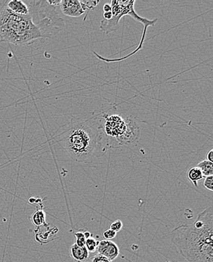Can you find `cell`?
Masks as SVG:
<instances>
[{"label": "cell", "instance_id": "7c38bea8", "mask_svg": "<svg viewBox=\"0 0 213 262\" xmlns=\"http://www.w3.org/2000/svg\"><path fill=\"white\" fill-rule=\"evenodd\" d=\"M187 178L189 180L192 182L195 187H198L199 181L202 180L203 179V174L201 171L198 167L191 168L188 171H187Z\"/></svg>", "mask_w": 213, "mask_h": 262}, {"label": "cell", "instance_id": "9c48e42d", "mask_svg": "<svg viewBox=\"0 0 213 262\" xmlns=\"http://www.w3.org/2000/svg\"><path fill=\"white\" fill-rule=\"evenodd\" d=\"M96 252L98 255L105 257L110 261H113L119 256L120 249L115 243L104 239L98 241Z\"/></svg>", "mask_w": 213, "mask_h": 262}, {"label": "cell", "instance_id": "2e32d148", "mask_svg": "<svg viewBox=\"0 0 213 262\" xmlns=\"http://www.w3.org/2000/svg\"><path fill=\"white\" fill-rule=\"evenodd\" d=\"M74 235H75L76 238V245L79 246V247H85L87 239H86L83 233L81 231L76 232V233H74Z\"/></svg>", "mask_w": 213, "mask_h": 262}, {"label": "cell", "instance_id": "e0dca14e", "mask_svg": "<svg viewBox=\"0 0 213 262\" xmlns=\"http://www.w3.org/2000/svg\"><path fill=\"white\" fill-rule=\"evenodd\" d=\"M213 176H208V177H205L204 182H203V186H204L206 190H210V191H212L213 190Z\"/></svg>", "mask_w": 213, "mask_h": 262}, {"label": "cell", "instance_id": "8fae6325", "mask_svg": "<svg viewBox=\"0 0 213 262\" xmlns=\"http://www.w3.org/2000/svg\"><path fill=\"white\" fill-rule=\"evenodd\" d=\"M71 257L77 262H87L90 258V252L85 247H79L76 244L71 247Z\"/></svg>", "mask_w": 213, "mask_h": 262}, {"label": "cell", "instance_id": "6da1fadb", "mask_svg": "<svg viewBox=\"0 0 213 262\" xmlns=\"http://www.w3.org/2000/svg\"><path fill=\"white\" fill-rule=\"evenodd\" d=\"M213 209L200 212L194 223L183 224L171 233L172 243L187 262H213Z\"/></svg>", "mask_w": 213, "mask_h": 262}, {"label": "cell", "instance_id": "4fadbf2b", "mask_svg": "<svg viewBox=\"0 0 213 262\" xmlns=\"http://www.w3.org/2000/svg\"><path fill=\"white\" fill-rule=\"evenodd\" d=\"M197 167L200 169L203 177L213 176V163L212 162L208 161L206 160H203L198 163Z\"/></svg>", "mask_w": 213, "mask_h": 262}, {"label": "cell", "instance_id": "52a82bcc", "mask_svg": "<svg viewBox=\"0 0 213 262\" xmlns=\"http://www.w3.org/2000/svg\"><path fill=\"white\" fill-rule=\"evenodd\" d=\"M99 1H79V0H61L59 9L63 15L71 17H79L86 15L85 19L90 11L93 10Z\"/></svg>", "mask_w": 213, "mask_h": 262}, {"label": "cell", "instance_id": "5b68a950", "mask_svg": "<svg viewBox=\"0 0 213 262\" xmlns=\"http://www.w3.org/2000/svg\"><path fill=\"white\" fill-rule=\"evenodd\" d=\"M29 4L30 17L39 28L42 37L55 36L65 26V20L58 12L59 7L50 6L46 1H33Z\"/></svg>", "mask_w": 213, "mask_h": 262}, {"label": "cell", "instance_id": "5bb4252c", "mask_svg": "<svg viewBox=\"0 0 213 262\" xmlns=\"http://www.w3.org/2000/svg\"><path fill=\"white\" fill-rule=\"evenodd\" d=\"M31 221L36 227H40L46 224V214L42 210H38L32 215Z\"/></svg>", "mask_w": 213, "mask_h": 262}, {"label": "cell", "instance_id": "7402d4cb", "mask_svg": "<svg viewBox=\"0 0 213 262\" xmlns=\"http://www.w3.org/2000/svg\"><path fill=\"white\" fill-rule=\"evenodd\" d=\"M206 160L209 162H213V150H210L209 152H208L207 155H206Z\"/></svg>", "mask_w": 213, "mask_h": 262}, {"label": "cell", "instance_id": "ba28073f", "mask_svg": "<svg viewBox=\"0 0 213 262\" xmlns=\"http://www.w3.org/2000/svg\"><path fill=\"white\" fill-rule=\"evenodd\" d=\"M140 138V127L137 123L132 119H127V128L125 133L117 140L115 144L117 146L121 147H129L134 145L138 142Z\"/></svg>", "mask_w": 213, "mask_h": 262}, {"label": "cell", "instance_id": "3957f363", "mask_svg": "<svg viewBox=\"0 0 213 262\" xmlns=\"http://www.w3.org/2000/svg\"><path fill=\"white\" fill-rule=\"evenodd\" d=\"M0 38L1 41L22 46L44 37L30 15H16L6 6L0 13Z\"/></svg>", "mask_w": 213, "mask_h": 262}, {"label": "cell", "instance_id": "7a4b0ae2", "mask_svg": "<svg viewBox=\"0 0 213 262\" xmlns=\"http://www.w3.org/2000/svg\"><path fill=\"white\" fill-rule=\"evenodd\" d=\"M102 139L101 127L95 119H74L61 140L62 147L72 160L86 163Z\"/></svg>", "mask_w": 213, "mask_h": 262}, {"label": "cell", "instance_id": "8992f818", "mask_svg": "<svg viewBox=\"0 0 213 262\" xmlns=\"http://www.w3.org/2000/svg\"><path fill=\"white\" fill-rule=\"evenodd\" d=\"M104 132L108 136L110 147L114 146L117 140L125 133L127 128V119H122L120 115H106L104 114Z\"/></svg>", "mask_w": 213, "mask_h": 262}, {"label": "cell", "instance_id": "d6986e66", "mask_svg": "<svg viewBox=\"0 0 213 262\" xmlns=\"http://www.w3.org/2000/svg\"><path fill=\"white\" fill-rule=\"evenodd\" d=\"M116 236H117V233L111 229L106 230V231L103 233V236H104V239H106V241H111V239L115 238Z\"/></svg>", "mask_w": 213, "mask_h": 262}, {"label": "cell", "instance_id": "44dd1931", "mask_svg": "<svg viewBox=\"0 0 213 262\" xmlns=\"http://www.w3.org/2000/svg\"><path fill=\"white\" fill-rule=\"evenodd\" d=\"M46 2H47L48 4L50 5V6H55V7H59L61 0H47Z\"/></svg>", "mask_w": 213, "mask_h": 262}, {"label": "cell", "instance_id": "9a60e30c", "mask_svg": "<svg viewBox=\"0 0 213 262\" xmlns=\"http://www.w3.org/2000/svg\"><path fill=\"white\" fill-rule=\"evenodd\" d=\"M98 243V241H97L95 238L91 236V237L88 238V239H87V241H86L85 247L87 248L89 252L94 253V252H96Z\"/></svg>", "mask_w": 213, "mask_h": 262}, {"label": "cell", "instance_id": "d4e9b609", "mask_svg": "<svg viewBox=\"0 0 213 262\" xmlns=\"http://www.w3.org/2000/svg\"><path fill=\"white\" fill-rule=\"evenodd\" d=\"M84 236H85L86 239H88V238L91 237L92 234L90 233V232H85L83 233Z\"/></svg>", "mask_w": 213, "mask_h": 262}, {"label": "cell", "instance_id": "ffe728a7", "mask_svg": "<svg viewBox=\"0 0 213 262\" xmlns=\"http://www.w3.org/2000/svg\"><path fill=\"white\" fill-rule=\"evenodd\" d=\"M91 262H111L110 261L105 257L101 255H96L92 258Z\"/></svg>", "mask_w": 213, "mask_h": 262}, {"label": "cell", "instance_id": "30bf717a", "mask_svg": "<svg viewBox=\"0 0 213 262\" xmlns=\"http://www.w3.org/2000/svg\"><path fill=\"white\" fill-rule=\"evenodd\" d=\"M6 7L16 15L28 16L30 14L29 7L22 0H11L7 3Z\"/></svg>", "mask_w": 213, "mask_h": 262}, {"label": "cell", "instance_id": "cb8c5ba5", "mask_svg": "<svg viewBox=\"0 0 213 262\" xmlns=\"http://www.w3.org/2000/svg\"><path fill=\"white\" fill-rule=\"evenodd\" d=\"M103 11H104V12H111V5L108 4H104V6H103Z\"/></svg>", "mask_w": 213, "mask_h": 262}, {"label": "cell", "instance_id": "ac0fdd59", "mask_svg": "<svg viewBox=\"0 0 213 262\" xmlns=\"http://www.w3.org/2000/svg\"><path fill=\"white\" fill-rule=\"evenodd\" d=\"M122 227H123V224H122L121 221L117 220L111 224L110 229H111L112 231H115L116 233H117V232L121 231Z\"/></svg>", "mask_w": 213, "mask_h": 262}, {"label": "cell", "instance_id": "277c9868", "mask_svg": "<svg viewBox=\"0 0 213 262\" xmlns=\"http://www.w3.org/2000/svg\"><path fill=\"white\" fill-rule=\"evenodd\" d=\"M135 0L131 1H119V0H113L111 2V12H112V17L109 20H104L102 19L101 21V25L99 26V29L106 34L116 31L120 28V20L122 17L125 15L130 16L132 18L136 20V21L139 22L143 25L142 35H141V40H140L139 45L136 50L133 51L132 53L130 54V56L138 52V51L142 49L143 44L145 39L146 33L147 30L149 27L155 26L158 19L155 18L154 20H148L145 17H140L135 11Z\"/></svg>", "mask_w": 213, "mask_h": 262}, {"label": "cell", "instance_id": "603a6c76", "mask_svg": "<svg viewBox=\"0 0 213 262\" xmlns=\"http://www.w3.org/2000/svg\"><path fill=\"white\" fill-rule=\"evenodd\" d=\"M112 17V12H104V15H103V19L106 20H109L110 19H111Z\"/></svg>", "mask_w": 213, "mask_h": 262}]
</instances>
